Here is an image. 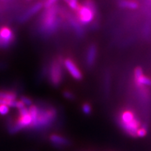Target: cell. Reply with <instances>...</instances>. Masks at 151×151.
<instances>
[{"label":"cell","instance_id":"6da1fadb","mask_svg":"<svg viewBox=\"0 0 151 151\" xmlns=\"http://www.w3.org/2000/svg\"><path fill=\"white\" fill-rule=\"evenodd\" d=\"M39 113L37 121L31 124L27 129L35 131H41L49 129L56 121L58 112L53 106H38Z\"/></svg>","mask_w":151,"mask_h":151},{"label":"cell","instance_id":"7a4b0ae2","mask_svg":"<svg viewBox=\"0 0 151 151\" xmlns=\"http://www.w3.org/2000/svg\"><path fill=\"white\" fill-rule=\"evenodd\" d=\"M59 7L54 5L43 13L40 18L41 31L44 35L54 33L60 25V20L58 17L59 14Z\"/></svg>","mask_w":151,"mask_h":151},{"label":"cell","instance_id":"3957f363","mask_svg":"<svg viewBox=\"0 0 151 151\" xmlns=\"http://www.w3.org/2000/svg\"><path fill=\"white\" fill-rule=\"evenodd\" d=\"M75 12L79 23L84 25L90 24L93 21L97 12L95 3L93 0H85L83 4L79 5Z\"/></svg>","mask_w":151,"mask_h":151},{"label":"cell","instance_id":"277c9868","mask_svg":"<svg viewBox=\"0 0 151 151\" xmlns=\"http://www.w3.org/2000/svg\"><path fill=\"white\" fill-rule=\"evenodd\" d=\"M62 59L58 58L51 62L50 67V79L51 84L54 86H58L61 83L62 79Z\"/></svg>","mask_w":151,"mask_h":151},{"label":"cell","instance_id":"5b68a950","mask_svg":"<svg viewBox=\"0 0 151 151\" xmlns=\"http://www.w3.org/2000/svg\"><path fill=\"white\" fill-rule=\"evenodd\" d=\"M15 35L12 29L7 26L0 27V46L3 48H7L14 42Z\"/></svg>","mask_w":151,"mask_h":151},{"label":"cell","instance_id":"8992f818","mask_svg":"<svg viewBox=\"0 0 151 151\" xmlns=\"http://www.w3.org/2000/svg\"><path fill=\"white\" fill-rule=\"evenodd\" d=\"M49 141L52 146L56 148L62 149L66 147L70 146L71 142L67 138L63 136L58 134H52L49 137Z\"/></svg>","mask_w":151,"mask_h":151},{"label":"cell","instance_id":"52a82bcc","mask_svg":"<svg viewBox=\"0 0 151 151\" xmlns=\"http://www.w3.org/2000/svg\"><path fill=\"white\" fill-rule=\"evenodd\" d=\"M64 65L70 75L76 80L80 81L83 78V74L81 70L76 65L75 62L70 58H67L64 60Z\"/></svg>","mask_w":151,"mask_h":151},{"label":"cell","instance_id":"ba28073f","mask_svg":"<svg viewBox=\"0 0 151 151\" xmlns=\"http://www.w3.org/2000/svg\"><path fill=\"white\" fill-rule=\"evenodd\" d=\"M135 83L138 87L151 86V79L143 74V70L141 67H137L134 72Z\"/></svg>","mask_w":151,"mask_h":151},{"label":"cell","instance_id":"9c48e42d","mask_svg":"<svg viewBox=\"0 0 151 151\" xmlns=\"http://www.w3.org/2000/svg\"><path fill=\"white\" fill-rule=\"evenodd\" d=\"M43 6V4L41 2H37L35 4H34L32 6H31L28 10L26 11L23 15H22L20 18V22H24L27 20L29 18H31L33 15L37 14L38 11H39L41 9V8Z\"/></svg>","mask_w":151,"mask_h":151},{"label":"cell","instance_id":"30bf717a","mask_svg":"<svg viewBox=\"0 0 151 151\" xmlns=\"http://www.w3.org/2000/svg\"><path fill=\"white\" fill-rule=\"evenodd\" d=\"M97 47L95 45H90L86 53V64L88 67H91L94 65L97 58Z\"/></svg>","mask_w":151,"mask_h":151},{"label":"cell","instance_id":"8fae6325","mask_svg":"<svg viewBox=\"0 0 151 151\" xmlns=\"http://www.w3.org/2000/svg\"><path fill=\"white\" fill-rule=\"evenodd\" d=\"M120 118H121L122 124H125L129 123V122H132V120H134L135 115L133 111L130 110H125L121 113Z\"/></svg>","mask_w":151,"mask_h":151},{"label":"cell","instance_id":"7c38bea8","mask_svg":"<svg viewBox=\"0 0 151 151\" xmlns=\"http://www.w3.org/2000/svg\"><path fill=\"white\" fill-rule=\"evenodd\" d=\"M119 6L124 9H137L139 8V4L137 1H132V0H121L119 2Z\"/></svg>","mask_w":151,"mask_h":151},{"label":"cell","instance_id":"4fadbf2b","mask_svg":"<svg viewBox=\"0 0 151 151\" xmlns=\"http://www.w3.org/2000/svg\"><path fill=\"white\" fill-rule=\"evenodd\" d=\"M0 98L3 99L14 101L17 99V93L14 91H3L0 90Z\"/></svg>","mask_w":151,"mask_h":151},{"label":"cell","instance_id":"5bb4252c","mask_svg":"<svg viewBox=\"0 0 151 151\" xmlns=\"http://www.w3.org/2000/svg\"><path fill=\"white\" fill-rule=\"evenodd\" d=\"M29 113L32 118V122L31 124L35 123L37 121V119L38 117V113H39V109H38V106L37 105H32L30 106L29 108Z\"/></svg>","mask_w":151,"mask_h":151},{"label":"cell","instance_id":"9a60e30c","mask_svg":"<svg viewBox=\"0 0 151 151\" xmlns=\"http://www.w3.org/2000/svg\"><path fill=\"white\" fill-rule=\"evenodd\" d=\"M68 5L73 11H76L78 9L80 4L78 3V0H69Z\"/></svg>","mask_w":151,"mask_h":151},{"label":"cell","instance_id":"2e32d148","mask_svg":"<svg viewBox=\"0 0 151 151\" xmlns=\"http://www.w3.org/2000/svg\"><path fill=\"white\" fill-rule=\"evenodd\" d=\"M82 111L86 115H90L92 112V108L88 103H85L82 106Z\"/></svg>","mask_w":151,"mask_h":151},{"label":"cell","instance_id":"e0dca14e","mask_svg":"<svg viewBox=\"0 0 151 151\" xmlns=\"http://www.w3.org/2000/svg\"><path fill=\"white\" fill-rule=\"evenodd\" d=\"M9 112V109L8 106L5 104H1L0 105V115L1 116H6Z\"/></svg>","mask_w":151,"mask_h":151},{"label":"cell","instance_id":"ac0fdd59","mask_svg":"<svg viewBox=\"0 0 151 151\" xmlns=\"http://www.w3.org/2000/svg\"><path fill=\"white\" fill-rule=\"evenodd\" d=\"M20 101H22L23 104L25 106H30L32 105V101L31 99H29V97H26V96H22L21 98H20Z\"/></svg>","mask_w":151,"mask_h":151},{"label":"cell","instance_id":"d6986e66","mask_svg":"<svg viewBox=\"0 0 151 151\" xmlns=\"http://www.w3.org/2000/svg\"><path fill=\"white\" fill-rule=\"evenodd\" d=\"M146 134H147V131L146 128L145 127L139 128L137 132V137H143L146 135Z\"/></svg>","mask_w":151,"mask_h":151},{"label":"cell","instance_id":"ffe728a7","mask_svg":"<svg viewBox=\"0 0 151 151\" xmlns=\"http://www.w3.org/2000/svg\"><path fill=\"white\" fill-rule=\"evenodd\" d=\"M56 1H58V0H46L45 3L43 4V6L46 9H48L52 6L55 5V4L56 3Z\"/></svg>","mask_w":151,"mask_h":151},{"label":"cell","instance_id":"44dd1931","mask_svg":"<svg viewBox=\"0 0 151 151\" xmlns=\"http://www.w3.org/2000/svg\"><path fill=\"white\" fill-rule=\"evenodd\" d=\"M63 95H64V97H65L66 99H67L73 100V99H74V95H73V93H71V92L69 91L64 92Z\"/></svg>","mask_w":151,"mask_h":151},{"label":"cell","instance_id":"7402d4cb","mask_svg":"<svg viewBox=\"0 0 151 151\" xmlns=\"http://www.w3.org/2000/svg\"><path fill=\"white\" fill-rule=\"evenodd\" d=\"M18 116H24V115L27 114L29 113V109L27 108L26 106H24V108L18 109Z\"/></svg>","mask_w":151,"mask_h":151},{"label":"cell","instance_id":"603a6c76","mask_svg":"<svg viewBox=\"0 0 151 151\" xmlns=\"http://www.w3.org/2000/svg\"><path fill=\"white\" fill-rule=\"evenodd\" d=\"M24 106H26L24 104L23 102H22V101H20V100H19V101H17L16 108H17L18 109H20L24 108Z\"/></svg>","mask_w":151,"mask_h":151},{"label":"cell","instance_id":"cb8c5ba5","mask_svg":"<svg viewBox=\"0 0 151 151\" xmlns=\"http://www.w3.org/2000/svg\"><path fill=\"white\" fill-rule=\"evenodd\" d=\"M64 1H65V2L67 3V4H68V2H69V0H64Z\"/></svg>","mask_w":151,"mask_h":151},{"label":"cell","instance_id":"d4e9b609","mask_svg":"<svg viewBox=\"0 0 151 151\" xmlns=\"http://www.w3.org/2000/svg\"><path fill=\"white\" fill-rule=\"evenodd\" d=\"M27 1H30V0H27Z\"/></svg>","mask_w":151,"mask_h":151}]
</instances>
